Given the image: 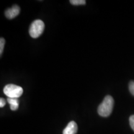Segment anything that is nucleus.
<instances>
[{
  "mask_svg": "<svg viewBox=\"0 0 134 134\" xmlns=\"http://www.w3.org/2000/svg\"><path fill=\"white\" fill-rule=\"evenodd\" d=\"M4 94L9 98H19L23 94V89L18 85L9 84L6 85L3 89Z\"/></svg>",
  "mask_w": 134,
  "mask_h": 134,
  "instance_id": "obj_2",
  "label": "nucleus"
},
{
  "mask_svg": "<svg viewBox=\"0 0 134 134\" xmlns=\"http://www.w3.org/2000/svg\"><path fill=\"white\" fill-rule=\"evenodd\" d=\"M8 103L10 104V108L12 110H16L19 107V99L18 98H9L7 99Z\"/></svg>",
  "mask_w": 134,
  "mask_h": 134,
  "instance_id": "obj_6",
  "label": "nucleus"
},
{
  "mask_svg": "<svg viewBox=\"0 0 134 134\" xmlns=\"http://www.w3.org/2000/svg\"><path fill=\"white\" fill-rule=\"evenodd\" d=\"M5 44V40L4 38L1 37L0 38V55H2L4 50V47Z\"/></svg>",
  "mask_w": 134,
  "mask_h": 134,
  "instance_id": "obj_8",
  "label": "nucleus"
},
{
  "mask_svg": "<svg viewBox=\"0 0 134 134\" xmlns=\"http://www.w3.org/2000/svg\"><path fill=\"white\" fill-rule=\"evenodd\" d=\"M129 122H130V127H131L132 130L134 131V115H132L130 117Z\"/></svg>",
  "mask_w": 134,
  "mask_h": 134,
  "instance_id": "obj_10",
  "label": "nucleus"
},
{
  "mask_svg": "<svg viewBox=\"0 0 134 134\" xmlns=\"http://www.w3.org/2000/svg\"><path fill=\"white\" fill-rule=\"evenodd\" d=\"M78 131V125L75 121H71L63 130V134H76Z\"/></svg>",
  "mask_w": 134,
  "mask_h": 134,
  "instance_id": "obj_5",
  "label": "nucleus"
},
{
  "mask_svg": "<svg viewBox=\"0 0 134 134\" xmlns=\"http://www.w3.org/2000/svg\"><path fill=\"white\" fill-rule=\"evenodd\" d=\"M70 3L73 5L78 6V5H85L86 4V1L85 0H71L70 1Z\"/></svg>",
  "mask_w": 134,
  "mask_h": 134,
  "instance_id": "obj_7",
  "label": "nucleus"
},
{
  "mask_svg": "<svg viewBox=\"0 0 134 134\" xmlns=\"http://www.w3.org/2000/svg\"><path fill=\"white\" fill-rule=\"evenodd\" d=\"M5 104H6V100H5L4 98H1V99H0V107L3 108Z\"/></svg>",
  "mask_w": 134,
  "mask_h": 134,
  "instance_id": "obj_11",
  "label": "nucleus"
},
{
  "mask_svg": "<svg viewBox=\"0 0 134 134\" xmlns=\"http://www.w3.org/2000/svg\"><path fill=\"white\" fill-rule=\"evenodd\" d=\"M114 103V100L113 97L109 95L105 96L98 108L99 115L104 117L109 116L113 110Z\"/></svg>",
  "mask_w": 134,
  "mask_h": 134,
  "instance_id": "obj_1",
  "label": "nucleus"
},
{
  "mask_svg": "<svg viewBox=\"0 0 134 134\" xmlns=\"http://www.w3.org/2000/svg\"><path fill=\"white\" fill-rule=\"evenodd\" d=\"M45 24L42 20L37 19L32 23L29 27V32L32 38H37L44 31Z\"/></svg>",
  "mask_w": 134,
  "mask_h": 134,
  "instance_id": "obj_3",
  "label": "nucleus"
},
{
  "mask_svg": "<svg viewBox=\"0 0 134 134\" xmlns=\"http://www.w3.org/2000/svg\"><path fill=\"white\" fill-rule=\"evenodd\" d=\"M129 88L130 93L134 96V81H131L130 82L129 85Z\"/></svg>",
  "mask_w": 134,
  "mask_h": 134,
  "instance_id": "obj_9",
  "label": "nucleus"
},
{
  "mask_svg": "<svg viewBox=\"0 0 134 134\" xmlns=\"http://www.w3.org/2000/svg\"><path fill=\"white\" fill-rule=\"evenodd\" d=\"M20 8L18 5H14L11 8H8L5 11V16L8 19H11L18 16L20 13Z\"/></svg>",
  "mask_w": 134,
  "mask_h": 134,
  "instance_id": "obj_4",
  "label": "nucleus"
}]
</instances>
